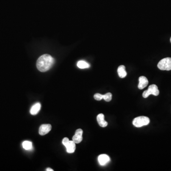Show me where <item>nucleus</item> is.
Returning <instances> with one entry per match:
<instances>
[{
	"mask_svg": "<svg viewBox=\"0 0 171 171\" xmlns=\"http://www.w3.org/2000/svg\"><path fill=\"white\" fill-rule=\"evenodd\" d=\"M157 67L162 70H171V57H166L162 59L158 63Z\"/></svg>",
	"mask_w": 171,
	"mask_h": 171,
	"instance_id": "obj_3",
	"label": "nucleus"
},
{
	"mask_svg": "<svg viewBox=\"0 0 171 171\" xmlns=\"http://www.w3.org/2000/svg\"><path fill=\"white\" fill-rule=\"evenodd\" d=\"M139 84L138 88L139 90H143L148 84V80L146 77L141 76L139 78Z\"/></svg>",
	"mask_w": 171,
	"mask_h": 171,
	"instance_id": "obj_7",
	"label": "nucleus"
},
{
	"mask_svg": "<svg viewBox=\"0 0 171 171\" xmlns=\"http://www.w3.org/2000/svg\"><path fill=\"white\" fill-rule=\"evenodd\" d=\"M41 108V105L40 103H37L34 105L30 110L31 115H36L39 113Z\"/></svg>",
	"mask_w": 171,
	"mask_h": 171,
	"instance_id": "obj_11",
	"label": "nucleus"
},
{
	"mask_svg": "<svg viewBox=\"0 0 171 171\" xmlns=\"http://www.w3.org/2000/svg\"><path fill=\"white\" fill-rule=\"evenodd\" d=\"M104 115L103 114H100L98 115L96 119L98 124L101 127H105L107 126L108 123L107 121L105 120Z\"/></svg>",
	"mask_w": 171,
	"mask_h": 171,
	"instance_id": "obj_10",
	"label": "nucleus"
},
{
	"mask_svg": "<svg viewBox=\"0 0 171 171\" xmlns=\"http://www.w3.org/2000/svg\"><path fill=\"white\" fill-rule=\"evenodd\" d=\"M51 127V126L50 124H42L39 128V134L41 135H45L50 132Z\"/></svg>",
	"mask_w": 171,
	"mask_h": 171,
	"instance_id": "obj_6",
	"label": "nucleus"
},
{
	"mask_svg": "<svg viewBox=\"0 0 171 171\" xmlns=\"http://www.w3.org/2000/svg\"><path fill=\"white\" fill-rule=\"evenodd\" d=\"M103 95L99 93L95 94L94 96V98L96 100L100 101L103 99Z\"/></svg>",
	"mask_w": 171,
	"mask_h": 171,
	"instance_id": "obj_16",
	"label": "nucleus"
},
{
	"mask_svg": "<svg viewBox=\"0 0 171 171\" xmlns=\"http://www.w3.org/2000/svg\"><path fill=\"white\" fill-rule=\"evenodd\" d=\"M70 141L68 138L65 137L62 140V144L64 146H65L66 144H67V143H68Z\"/></svg>",
	"mask_w": 171,
	"mask_h": 171,
	"instance_id": "obj_17",
	"label": "nucleus"
},
{
	"mask_svg": "<svg viewBox=\"0 0 171 171\" xmlns=\"http://www.w3.org/2000/svg\"><path fill=\"white\" fill-rule=\"evenodd\" d=\"M83 130L81 129H78L75 132V135L73 136L72 140L76 144H79L81 142L83 139L82 137Z\"/></svg>",
	"mask_w": 171,
	"mask_h": 171,
	"instance_id": "obj_5",
	"label": "nucleus"
},
{
	"mask_svg": "<svg viewBox=\"0 0 171 171\" xmlns=\"http://www.w3.org/2000/svg\"><path fill=\"white\" fill-rule=\"evenodd\" d=\"M159 94V90L158 87L156 85L153 84L149 86L148 90L143 92V98H147L150 95H153L155 96H157Z\"/></svg>",
	"mask_w": 171,
	"mask_h": 171,
	"instance_id": "obj_4",
	"label": "nucleus"
},
{
	"mask_svg": "<svg viewBox=\"0 0 171 171\" xmlns=\"http://www.w3.org/2000/svg\"><path fill=\"white\" fill-rule=\"evenodd\" d=\"M77 66L79 68L83 69V68H88L90 67V65L84 60H80L77 63Z\"/></svg>",
	"mask_w": 171,
	"mask_h": 171,
	"instance_id": "obj_13",
	"label": "nucleus"
},
{
	"mask_svg": "<svg viewBox=\"0 0 171 171\" xmlns=\"http://www.w3.org/2000/svg\"><path fill=\"white\" fill-rule=\"evenodd\" d=\"M46 171H53V170L52 169L50 168H47L46 169Z\"/></svg>",
	"mask_w": 171,
	"mask_h": 171,
	"instance_id": "obj_18",
	"label": "nucleus"
},
{
	"mask_svg": "<svg viewBox=\"0 0 171 171\" xmlns=\"http://www.w3.org/2000/svg\"><path fill=\"white\" fill-rule=\"evenodd\" d=\"M54 62V59L49 54H44L38 59L36 66L38 70L41 72L48 71L52 67Z\"/></svg>",
	"mask_w": 171,
	"mask_h": 171,
	"instance_id": "obj_1",
	"label": "nucleus"
},
{
	"mask_svg": "<svg viewBox=\"0 0 171 171\" xmlns=\"http://www.w3.org/2000/svg\"><path fill=\"white\" fill-rule=\"evenodd\" d=\"M110 158L105 154H102L98 157V161L101 166H105L110 161Z\"/></svg>",
	"mask_w": 171,
	"mask_h": 171,
	"instance_id": "obj_8",
	"label": "nucleus"
},
{
	"mask_svg": "<svg viewBox=\"0 0 171 171\" xmlns=\"http://www.w3.org/2000/svg\"><path fill=\"white\" fill-rule=\"evenodd\" d=\"M150 119L147 116H140L135 118L133 121V124L136 127H142L149 124Z\"/></svg>",
	"mask_w": 171,
	"mask_h": 171,
	"instance_id": "obj_2",
	"label": "nucleus"
},
{
	"mask_svg": "<svg viewBox=\"0 0 171 171\" xmlns=\"http://www.w3.org/2000/svg\"><path fill=\"white\" fill-rule=\"evenodd\" d=\"M170 42H171V39H170Z\"/></svg>",
	"mask_w": 171,
	"mask_h": 171,
	"instance_id": "obj_19",
	"label": "nucleus"
},
{
	"mask_svg": "<svg viewBox=\"0 0 171 171\" xmlns=\"http://www.w3.org/2000/svg\"><path fill=\"white\" fill-rule=\"evenodd\" d=\"M118 74L121 78H124L127 75V73L126 71V68L124 66L121 65L118 68Z\"/></svg>",
	"mask_w": 171,
	"mask_h": 171,
	"instance_id": "obj_12",
	"label": "nucleus"
},
{
	"mask_svg": "<svg viewBox=\"0 0 171 171\" xmlns=\"http://www.w3.org/2000/svg\"><path fill=\"white\" fill-rule=\"evenodd\" d=\"M112 94L111 93H107L106 94L103 95V99H104L106 101L109 102L112 100Z\"/></svg>",
	"mask_w": 171,
	"mask_h": 171,
	"instance_id": "obj_15",
	"label": "nucleus"
},
{
	"mask_svg": "<svg viewBox=\"0 0 171 171\" xmlns=\"http://www.w3.org/2000/svg\"><path fill=\"white\" fill-rule=\"evenodd\" d=\"M66 148L67 149V152L68 153H73L76 150V143L73 141H70L67 144H66Z\"/></svg>",
	"mask_w": 171,
	"mask_h": 171,
	"instance_id": "obj_9",
	"label": "nucleus"
},
{
	"mask_svg": "<svg viewBox=\"0 0 171 171\" xmlns=\"http://www.w3.org/2000/svg\"><path fill=\"white\" fill-rule=\"evenodd\" d=\"M23 148L26 150H29L32 148V143L28 141H25L23 143Z\"/></svg>",
	"mask_w": 171,
	"mask_h": 171,
	"instance_id": "obj_14",
	"label": "nucleus"
}]
</instances>
